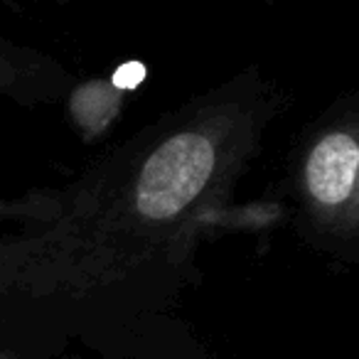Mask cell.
Returning a JSON list of instances; mask_svg holds the SVG:
<instances>
[{
  "instance_id": "7a4b0ae2",
  "label": "cell",
  "mask_w": 359,
  "mask_h": 359,
  "mask_svg": "<svg viewBox=\"0 0 359 359\" xmlns=\"http://www.w3.org/2000/svg\"><path fill=\"white\" fill-rule=\"evenodd\" d=\"M308 226L342 249H359V111L323 121L295 165Z\"/></svg>"
},
{
  "instance_id": "8992f818",
  "label": "cell",
  "mask_w": 359,
  "mask_h": 359,
  "mask_svg": "<svg viewBox=\"0 0 359 359\" xmlns=\"http://www.w3.org/2000/svg\"><path fill=\"white\" fill-rule=\"evenodd\" d=\"M57 207H60V192H37L20 200L0 197V219L22 222L25 226L42 224L57 215Z\"/></svg>"
},
{
  "instance_id": "52a82bcc",
  "label": "cell",
  "mask_w": 359,
  "mask_h": 359,
  "mask_svg": "<svg viewBox=\"0 0 359 359\" xmlns=\"http://www.w3.org/2000/svg\"><path fill=\"white\" fill-rule=\"evenodd\" d=\"M0 359H25L20 352H15V349H11V347H3L0 349Z\"/></svg>"
},
{
  "instance_id": "277c9868",
  "label": "cell",
  "mask_w": 359,
  "mask_h": 359,
  "mask_svg": "<svg viewBox=\"0 0 359 359\" xmlns=\"http://www.w3.org/2000/svg\"><path fill=\"white\" fill-rule=\"evenodd\" d=\"M67 104H69V116L79 128L81 138L94 143L104 138L121 118L126 106V91H121L109 79H89L72 89Z\"/></svg>"
},
{
  "instance_id": "3957f363",
  "label": "cell",
  "mask_w": 359,
  "mask_h": 359,
  "mask_svg": "<svg viewBox=\"0 0 359 359\" xmlns=\"http://www.w3.org/2000/svg\"><path fill=\"white\" fill-rule=\"evenodd\" d=\"M60 65L0 37V96L15 101H52L65 89Z\"/></svg>"
},
{
  "instance_id": "5b68a950",
  "label": "cell",
  "mask_w": 359,
  "mask_h": 359,
  "mask_svg": "<svg viewBox=\"0 0 359 359\" xmlns=\"http://www.w3.org/2000/svg\"><path fill=\"white\" fill-rule=\"evenodd\" d=\"M280 219H285V207L278 202H251V205H239V207H226L217 205L212 210H207V215L202 217L205 231H261L271 229L273 224H278Z\"/></svg>"
},
{
  "instance_id": "6da1fadb",
  "label": "cell",
  "mask_w": 359,
  "mask_h": 359,
  "mask_svg": "<svg viewBox=\"0 0 359 359\" xmlns=\"http://www.w3.org/2000/svg\"><path fill=\"white\" fill-rule=\"evenodd\" d=\"M276 109L259 76L192 99L101 158L60 192L52 219L0 236V339L45 354L96 342L165 308L192 276L207 231Z\"/></svg>"
}]
</instances>
